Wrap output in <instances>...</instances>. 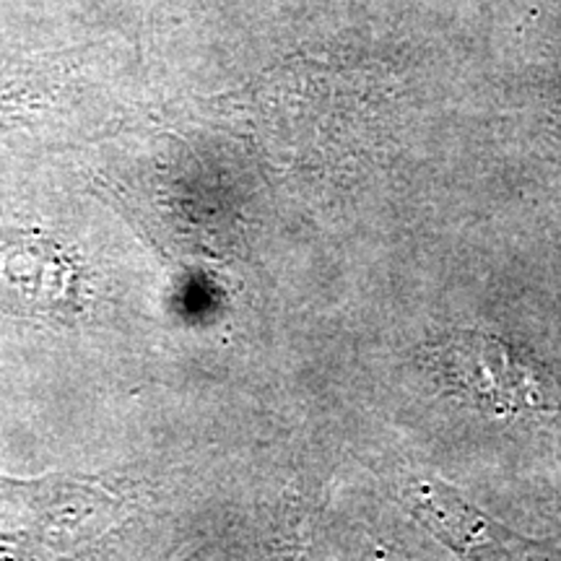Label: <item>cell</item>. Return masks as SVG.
Listing matches in <instances>:
<instances>
[{
    "mask_svg": "<svg viewBox=\"0 0 561 561\" xmlns=\"http://www.w3.org/2000/svg\"><path fill=\"white\" fill-rule=\"evenodd\" d=\"M434 382L491 416L561 411V385L515 343L483 331H453L426 346Z\"/></svg>",
    "mask_w": 561,
    "mask_h": 561,
    "instance_id": "6da1fadb",
    "label": "cell"
},
{
    "mask_svg": "<svg viewBox=\"0 0 561 561\" xmlns=\"http://www.w3.org/2000/svg\"><path fill=\"white\" fill-rule=\"evenodd\" d=\"M411 507L413 515L460 557H479L483 551L523 543V538H517L510 528L462 502L453 489L442 483H416L411 489Z\"/></svg>",
    "mask_w": 561,
    "mask_h": 561,
    "instance_id": "7a4b0ae2",
    "label": "cell"
},
{
    "mask_svg": "<svg viewBox=\"0 0 561 561\" xmlns=\"http://www.w3.org/2000/svg\"><path fill=\"white\" fill-rule=\"evenodd\" d=\"M58 250L45 244H13L0 250V305L16 307V312L47 314L66 305L68 276Z\"/></svg>",
    "mask_w": 561,
    "mask_h": 561,
    "instance_id": "3957f363",
    "label": "cell"
}]
</instances>
